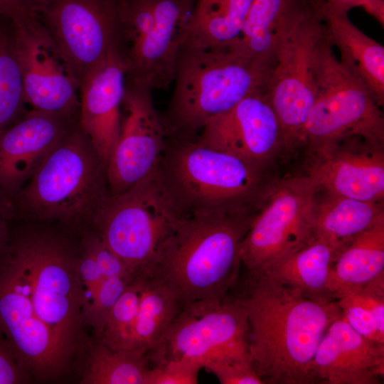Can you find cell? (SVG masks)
I'll return each instance as SVG.
<instances>
[{"label": "cell", "instance_id": "6da1fadb", "mask_svg": "<svg viewBox=\"0 0 384 384\" xmlns=\"http://www.w3.org/2000/svg\"><path fill=\"white\" fill-rule=\"evenodd\" d=\"M248 323V350L264 383L312 384L317 347L341 314L337 300L319 302L265 273L249 274L237 296Z\"/></svg>", "mask_w": 384, "mask_h": 384}, {"label": "cell", "instance_id": "7a4b0ae2", "mask_svg": "<svg viewBox=\"0 0 384 384\" xmlns=\"http://www.w3.org/2000/svg\"><path fill=\"white\" fill-rule=\"evenodd\" d=\"M252 218L245 208L189 212L140 275L165 285L181 306L224 298L237 280L240 243Z\"/></svg>", "mask_w": 384, "mask_h": 384}, {"label": "cell", "instance_id": "3957f363", "mask_svg": "<svg viewBox=\"0 0 384 384\" xmlns=\"http://www.w3.org/2000/svg\"><path fill=\"white\" fill-rule=\"evenodd\" d=\"M270 66L232 46H182L163 120L166 133L188 139L214 117L265 88Z\"/></svg>", "mask_w": 384, "mask_h": 384}, {"label": "cell", "instance_id": "277c9868", "mask_svg": "<svg viewBox=\"0 0 384 384\" xmlns=\"http://www.w3.org/2000/svg\"><path fill=\"white\" fill-rule=\"evenodd\" d=\"M110 195L107 164L78 122L10 201L12 215L71 223L92 222Z\"/></svg>", "mask_w": 384, "mask_h": 384}, {"label": "cell", "instance_id": "5b68a950", "mask_svg": "<svg viewBox=\"0 0 384 384\" xmlns=\"http://www.w3.org/2000/svg\"><path fill=\"white\" fill-rule=\"evenodd\" d=\"M188 213L160 165L125 191L110 194L92 223L107 247L137 277Z\"/></svg>", "mask_w": 384, "mask_h": 384}, {"label": "cell", "instance_id": "8992f818", "mask_svg": "<svg viewBox=\"0 0 384 384\" xmlns=\"http://www.w3.org/2000/svg\"><path fill=\"white\" fill-rule=\"evenodd\" d=\"M324 26L314 55L316 95L300 143L331 148L358 137L370 146L384 143V118L364 84L336 58Z\"/></svg>", "mask_w": 384, "mask_h": 384}, {"label": "cell", "instance_id": "52a82bcc", "mask_svg": "<svg viewBox=\"0 0 384 384\" xmlns=\"http://www.w3.org/2000/svg\"><path fill=\"white\" fill-rule=\"evenodd\" d=\"M25 279L36 314L67 361L75 350L84 307L78 259L59 240L30 234L9 250Z\"/></svg>", "mask_w": 384, "mask_h": 384}, {"label": "cell", "instance_id": "ba28073f", "mask_svg": "<svg viewBox=\"0 0 384 384\" xmlns=\"http://www.w3.org/2000/svg\"><path fill=\"white\" fill-rule=\"evenodd\" d=\"M195 0H118V51L126 81L152 90L173 82Z\"/></svg>", "mask_w": 384, "mask_h": 384}, {"label": "cell", "instance_id": "9c48e42d", "mask_svg": "<svg viewBox=\"0 0 384 384\" xmlns=\"http://www.w3.org/2000/svg\"><path fill=\"white\" fill-rule=\"evenodd\" d=\"M261 169L232 154L189 139L178 143L161 167L188 212L245 208L244 203L258 188Z\"/></svg>", "mask_w": 384, "mask_h": 384}, {"label": "cell", "instance_id": "30bf717a", "mask_svg": "<svg viewBox=\"0 0 384 384\" xmlns=\"http://www.w3.org/2000/svg\"><path fill=\"white\" fill-rule=\"evenodd\" d=\"M324 0H316L282 37L265 95L282 127L284 146L301 142L314 101V55L324 29Z\"/></svg>", "mask_w": 384, "mask_h": 384}, {"label": "cell", "instance_id": "8fae6325", "mask_svg": "<svg viewBox=\"0 0 384 384\" xmlns=\"http://www.w3.org/2000/svg\"><path fill=\"white\" fill-rule=\"evenodd\" d=\"M147 356L154 365L188 358L201 361L203 366L214 358L250 357L242 304L237 296L227 295L183 305L161 342Z\"/></svg>", "mask_w": 384, "mask_h": 384}, {"label": "cell", "instance_id": "7c38bea8", "mask_svg": "<svg viewBox=\"0 0 384 384\" xmlns=\"http://www.w3.org/2000/svg\"><path fill=\"white\" fill-rule=\"evenodd\" d=\"M37 18L79 88L118 48V0H41Z\"/></svg>", "mask_w": 384, "mask_h": 384}, {"label": "cell", "instance_id": "4fadbf2b", "mask_svg": "<svg viewBox=\"0 0 384 384\" xmlns=\"http://www.w3.org/2000/svg\"><path fill=\"white\" fill-rule=\"evenodd\" d=\"M309 176L281 182L268 203L253 216L240 247L249 274L264 272L314 239L313 215L318 191Z\"/></svg>", "mask_w": 384, "mask_h": 384}, {"label": "cell", "instance_id": "5bb4252c", "mask_svg": "<svg viewBox=\"0 0 384 384\" xmlns=\"http://www.w3.org/2000/svg\"><path fill=\"white\" fill-rule=\"evenodd\" d=\"M0 332L23 370L49 378L65 367L67 361L36 314L27 283L9 252L0 265Z\"/></svg>", "mask_w": 384, "mask_h": 384}, {"label": "cell", "instance_id": "9a60e30c", "mask_svg": "<svg viewBox=\"0 0 384 384\" xmlns=\"http://www.w3.org/2000/svg\"><path fill=\"white\" fill-rule=\"evenodd\" d=\"M146 85L125 82L118 140L107 165L111 195L121 193L161 165L166 134Z\"/></svg>", "mask_w": 384, "mask_h": 384}, {"label": "cell", "instance_id": "2e32d148", "mask_svg": "<svg viewBox=\"0 0 384 384\" xmlns=\"http://www.w3.org/2000/svg\"><path fill=\"white\" fill-rule=\"evenodd\" d=\"M15 36L26 104L79 118L78 84L40 22L15 25Z\"/></svg>", "mask_w": 384, "mask_h": 384}, {"label": "cell", "instance_id": "e0dca14e", "mask_svg": "<svg viewBox=\"0 0 384 384\" xmlns=\"http://www.w3.org/2000/svg\"><path fill=\"white\" fill-rule=\"evenodd\" d=\"M201 131V143L260 168L284 146L281 125L264 92L244 98Z\"/></svg>", "mask_w": 384, "mask_h": 384}, {"label": "cell", "instance_id": "ac0fdd59", "mask_svg": "<svg viewBox=\"0 0 384 384\" xmlns=\"http://www.w3.org/2000/svg\"><path fill=\"white\" fill-rule=\"evenodd\" d=\"M79 118L36 109L0 132V192L14 197Z\"/></svg>", "mask_w": 384, "mask_h": 384}, {"label": "cell", "instance_id": "d6986e66", "mask_svg": "<svg viewBox=\"0 0 384 384\" xmlns=\"http://www.w3.org/2000/svg\"><path fill=\"white\" fill-rule=\"evenodd\" d=\"M311 371L314 383H380L384 375V344L360 335L341 314L322 337Z\"/></svg>", "mask_w": 384, "mask_h": 384}, {"label": "cell", "instance_id": "ffe728a7", "mask_svg": "<svg viewBox=\"0 0 384 384\" xmlns=\"http://www.w3.org/2000/svg\"><path fill=\"white\" fill-rule=\"evenodd\" d=\"M126 70L113 50L79 88V124L107 165L119 135Z\"/></svg>", "mask_w": 384, "mask_h": 384}, {"label": "cell", "instance_id": "44dd1931", "mask_svg": "<svg viewBox=\"0 0 384 384\" xmlns=\"http://www.w3.org/2000/svg\"><path fill=\"white\" fill-rule=\"evenodd\" d=\"M328 154L309 176L328 194L381 202L384 197V156L381 148L368 146L364 151L339 149Z\"/></svg>", "mask_w": 384, "mask_h": 384}, {"label": "cell", "instance_id": "7402d4cb", "mask_svg": "<svg viewBox=\"0 0 384 384\" xmlns=\"http://www.w3.org/2000/svg\"><path fill=\"white\" fill-rule=\"evenodd\" d=\"M316 0H252L234 49L270 67L282 37Z\"/></svg>", "mask_w": 384, "mask_h": 384}, {"label": "cell", "instance_id": "603a6c76", "mask_svg": "<svg viewBox=\"0 0 384 384\" xmlns=\"http://www.w3.org/2000/svg\"><path fill=\"white\" fill-rule=\"evenodd\" d=\"M323 19L330 43L339 50V62L364 84L376 103L383 107V46L357 28L350 21L348 13L324 10Z\"/></svg>", "mask_w": 384, "mask_h": 384}, {"label": "cell", "instance_id": "cb8c5ba5", "mask_svg": "<svg viewBox=\"0 0 384 384\" xmlns=\"http://www.w3.org/2000/svg\"><path fill=\"white\" fill-rule=\"evenodd\" d=\"M342 248L325 240L314 238L262 272L309 299L329 302L335 300L329 289V277Z\"/></svg>", "mask_w": 384, "mask_h": 384}, {"label": "cell", "instance_id": "d4e9b609", "mask_svg": "<svg viewBox=\"0 0 384 384\" xmlns=\"http://www.w3.org/2000/svg\"><path fill=\"white\" fill-rule=\"evenodd\" d=\"M384 277V217L345 245L332 266L329 287L334 299Z\"/></svg>", "mask_w": 384, "mask_h": 384}, {"label": "cell", "instance_id": "484cf974", "mask_svg": "<svg viewBox=\"0 0 384 384\" xmlns=\"http://www.w3.org/2000/svg\"><path fill=\"white\" fill-rule=\"evenodd\" d=\"M382 217L384 210L381 202L329 194L319 203L315 202L313 236L343 247Z\"/></svg>", "mask_w": 384, "mask_h": 384}, {"label": "cell", "instance_id": "4316f807", "mask_svg": "<svg viewBox=\"0 0 384 384\" xmlns=\"http://www.w3.org/2000/svg\"><path fill=\"white\" fill-rule=\"evenodd\" d=\"M252 2V0H195L182 46H229L238 37Z\"/></svg>", "mask_w": 384, "mask_h": 384}, {"label": "cell", "instance_id": "83f0119b", "mask_svg": "<svg viewBox=\"0 0 384 384\" xmlns=\"http://www.w3.org/2000/svg\"><path fill=\"white\" fill-rule=\"evenodd\" d=\"M137 277L140 298L129 349L148 353L161 342L181 306L173 292L158 280Z\"/></svg>", "mask_w": 384, "mask_h": 384}, {"label": "cell", "instance_id": "f1b7e54d", "mask_svg": "<svg viewBox=\"0 0 384 384\" xmlns=\"http://www.w3.org/2000/svg\"><path fill=\"white\" fill-rule=\"evenodd\" d=\"M150 367L146 351L138 348L113 349L99 338L91 348L80 383L146 384Z\"/></svg>", "mask_w": 384, "mask_h": 384}, {"label": "cell", "instance_id": "f546056e", "mask_svg": "<svg viewBox=\"0 0 384 384\" xmlns=\"http://www.w3.org/2000/svg\"><path fill=\"white\" fill-rule=\"evenodd\" d=\"M15 25L0 15V132L26 112Z\"/></svg>", "mask_w": 384, "mask_h": 384}, {"label": "cell", "instance_id": "4dcf8cb0", "mask_svg": "<svg viewBox=\"0 0 384 384\" xmlns=\"http://www.w3.org/2000/svg\"><path fill=\"white\" fill-rule=\"evenodd\" d=\"M140 298L138 277L129 282L111 309L100 338L113 349H129Z\"/></svg>", "mask_w": 384, "mask_h": 384}, {"label": "cell", "instance_id": "1f68e13d", "mask_svg": "<svg viewBox=\"0 0 384 384\" xmlns=\"http://www.w3.org/2000/svg\"><path fill=\"white\" fill-rule=\"evenodd\" d=\"M129 282L121 277L103 279L92 301L84 309L82 319L93 328L98 338L102 336L111 309Z\"/></svg>", "mask_w": 384, "mask_h": 384}, {"label": "cell", "instance_id": "d6a6232c", "mask_svg": "<svg viewBox=\"0 0 384 384\" xmlns=\"http://www.w3.org/2000/svg\"><path fill=\"white\" fill-rule=\"evenodd\" d=\"M221 384H263L250 357H221L207 360L204 366Z\"/></svg>", "mask_w": 384, "mask_h": 384}, {"label": "cell", "instance_id": "836d02e7", "mask_svg": "<svg viewBox=\"0 0 384 384\" xmlns=\"http://www.w3.org/2000/svg\"><path fill=\"white\" fill-rule=\"evenodd\" d=\"M202 368L203 363L197 360L166 361L150 367L146 384H196Z\"/></svg>", "mask_w": 384, "mask_h": 384}, {"label": "cell", "instance_id": "e575fe53", "mask_svg": "<svg viewBox=\"0 0 384 384\" xmlns=\"http://www.w3.org/2000/svg\"><path fill=\"white\" fill-rule=\"evenodd\" d=\"M83 245L92 254L102 279L121 277L130 282L136 277L124 263L107 247L96 232L87 235Z\"/></svg>", "mask_w": 384, "mask_h": 384}, {"label": "cell", "instance_id": "d590c367", "mask_svg": "<svg viewBox=\"0 0 384 384\" xmlns=\"http://www.w3.org/2000/svg\"><path fill=\"white\" fill-rule=\"evenodd\" d=\"M337 302L344 319L353 329L371 341L384 344V330L379 328L369 312L346 299Z\"/></svg>", "mask_w": 384, "mask_h": 384}, {"label": "cell", "instance_id": "8d00e7d4", "mask_svg": "<svg viewBox=\"0 0 384 384\" xmlns=\"http://www.w3.org/2000/svg\"><path fill=\"white\" fill-rule=\"evenodd\" d=\"M78 269L83 289L84 311L92 301L103 279L92 254L84 245L83 252L78 259Z\"/></svg>", "mask_w": 384, "mask_h": 384}, {"label": "cell", "instance_id": "74e56055", "mask_svg": "<svg viewBox=\"0 0 384 384\" xmlns=\"http://www.w3.org/2000/svg\"><path fill=\"white\" fill-rule=\"evenodd\" d=\"M41 0H0V15L16 26H28L38 21Z\"/></svg>", "mask_w": 384, "mask_h": 384}, {"label": "cell", "instance_id": "f35d334b", "mask_svg": "<svg viewBox=\"0 0 384 384\" xmlns=\"http://www.w3.org/2000/svg\"><path fill=\"white\" fill-rule=\"evenodd\" d=\"M21 370L0 332V384L20 383Z\"/></svg>", "mask_w": 384, "mask_h": 384}, {"label": "cell", "instance_id": "ab89813d", "mask_svg": "<svg viewBox=\"0 0 384 384\" xmlns=\"http://www.w3.org/2000/svg\"><path fill=\"white\" fill-rule=\"evenodd\" d=\"M12 216V208L9 198L0 192V252L6 240V221Z\"/></svg>", "mask_w": 384, "mask_h": 384}, {"label": "cell", "instance_id": "60d3db41", "mask_svg": "<svg viewBox=\"0 0 384 384\" xmlns=\"http://www.w3.org/2000/svg\"><path fill=\"white\" fill-rule=\"evenodd\" d=\"M364 0H324V10L332 13H348L356 7H361Z\"/></svg>", "mask_w": 384, "mask_h": 384}, {"label": "cell", "instance_id": "b9f144b4", "mask_svg": "<svg viewBox=\"0 0 384 384\" xmlns=\"http://www.w3.org/2000/svg\"><path fill=\"white\" fill-rule=\"evenodd\" d=\"M361 7L383 27L384 0H364Z\"/></svg>", "mask_w": 384, "mask_h": 384}]
</instances>
